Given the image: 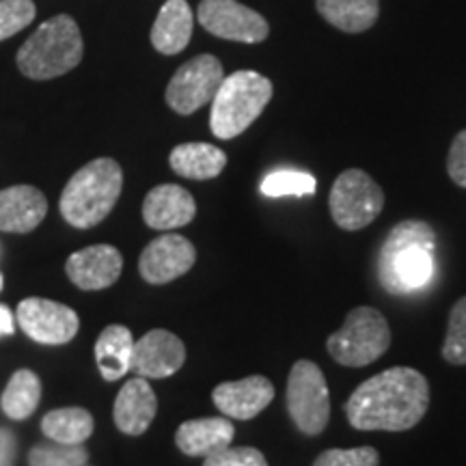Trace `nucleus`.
I'll return each mask as SVG.
<instances>
[{
	"instance_id": "nucleus-16",
	"label": "nucleus",
	"mask_w": 466,
	"mask_h": 466,
	"mask_svg": "<svg viewBox=\"0 0 466 466\" xmlns=\"http://www.w3.org/2000/svg\"><path fill=\"white\" fill-rule=\"evenodd\" d=\"M197 217L195 197L177 184H162L147 192L143 201V218L151 229H179Z\"/></svg>"
},
{
	"instance_id": "nucleus-21",
	"label": "nucleus",
	"mask_w": 466,
	"mask_h": 466,
	"mask_svg": "<svg viewBox=\"0 0 466 466\" xmlns=\"http://www.w3.org/2000/svg\"><path fill=\"white\" fill-rule=\"evenodd\" d=\"M171 168L186 179H214L223 173L227 154L217 145L184 143L171 151Z\"/></svg>"
},
{
	"instance_id": "nucleus-24",
	"label": "nucleus",
	"mask_w": 466,
	"mask_h": 466,
	"mask_svg": "<svg viewBox=\"0 0 466 466\" xmlns=\"http://www.w3.org/2000/svg\"><path fill=\"white\" fill-rule=\"evenodd\" d=\"M93 428L96 423L91 412L78 406L58 408L42 419V432L50 441L66 442V445H83L93 434Z\"/></svg>"
},
{
	"instance_id": "nucleus-26",
	"label": "nucleus",
	"mask_w": 466,
	"mask_h": 466,
	"mask_svg": "<svg viewBox=\"0 0 466 466\" xmlns=\"http://www.w3.org/2000/svg\"><path fill=\"white\" fill-rule=\"evenodd\" d=\"M318 190V182L313 175L294 168H281L266 175L261 182V192L266 197H307Z\"/></svg>"
},
{
	"instance_id": "nucleus-7",
	"label": "nucleus",
	"mask_w": 466,
	"mask_h": 466,
	"mask_svg": "<svg viewBox=\"0 0 466 466\" xmlns=\"http://www.w3.org/2000/svg\"><path fill=\"white\" fill-rule=\"evenodd\" d=\"M288 412L299 432L319 436L330 419V393L322 370L313 360H296L288 378Z\"/></svg>"
},
{
	"instance_id": "nucleus-22",
	"label": "nucleus",
	"mask_w": 466,
	"mask_h": 466,
	"mask_svg": "<svg viewBox=\"0 0 466 466\" xmlns=\"http://www.w3.org/2000/svg\"><path fill=\"white\" fill-rule=\"evenodd\" d=\"M134 337L130 329L121 324H110L102 330L96 341V360L104 380H121L130 371Z\"/></svg>"
},
{
	"instance_id": "nucleus-23",
	"label": "nucleus",
	"mask_w": 466,
	"mask_h": 466,
	"mask_svg": "<svg viewBox=\"0 0 466 466\" xmlns=\"http://www.w3.org/2000/svg\"><path fill=\"white\" fill-rule=\"evenodd\" d=\"M326 22L346 33H363L376 25L380 14L378 0H316Z\"/></svg>"
},
{
	"instance_id": "nucleus-5",
	"label": "nucleus",
	"mask_w": 466,
	"mask_h": 466,
	"mask_svg": "<svg viewBox=\"0 0 466 466\" xmlns=\"http://www.w3.org/2000/svg\"><path fill=\"white\" fill-rule=\"evenodd\" d=\"M272 100V83L258 72L240 69L220 83L212 100L209 127L217 138L240 137Z\"/></svg>"
},
{
	"instance_id": "nucleus-1",
	"label": "nucleus",
	"mask_w": 466,
	"mask_h": 466,
	"mask_svg": "<svg viewBox=\"0 0 466 466\" xmlns=\"http://www.w3.org/2000/svg\"><path fill=\"white\" fill-rule=\"evenodd\" d=\"M428 408V378L412 367H391L359 384L343 410L350 425L363 432H406L421 421Z\"/></svg>"
},
{
	"instance_id": "nucleus-17",
	"label": "nucleus",
	"mask_w": 466,
	"mask_h": 466,
	"mask_svg": "<svg viewBox=\"0 0 466 466\" xmlns=\"http://www.w3.org/2000/svg\"><path fill=\"white\" fill-rule=\"evenodd\" d=\"M158 412V398L147 382V378H132L121 387L115 400L113 419L119 432L127 436H141L147 432L151 421Z\"/></svg>"
},
{
	"instance_id": "nucleus-12",
	"label": "nucleus",
	"mask_w": 466,
	"mask_h": 466,
	"mask_svg": "<svg viewBox=\"0 0 466 466\" xmlns=\"http://www.w3.org/2000/svg\"><path fill=\"white\" fill-rule=\"evenodd\" d=\"M197 261V250L188 238L165 233L151 240L138 259V272L151 285H167L186 275Z\"/></svg>"
},
{
	"instance_id": "nucleus-14",
	"label": "nucleus",
	"mask_w": 466,
	"mask_h": 466,
	"mask_svg": "<svg viewBox=\"0 0 466 466\" xmlns=\"http://www.w3.org/2000/svg\"><path fill=\"white\" fill-rule=\"evenodd\" d=\"M124 270V258L110 244H93L69 255L66 272L76 288L85 291L106 289L116 283Z\"/></svg>"
},
{
	"instance_id": "nucleus-36",
	"label": "nucleus",
	"mask_w": 466,
	"mask_h": 466,
	"mask_svg": "<svg viewBox=\"0 0 466 466\" xmlns=\"http://www.w3.org/2000/svg\"><path fill=\"white\" fill-rule=\"evenodd\" d=\"M85 466H86V464H85Z\"/></svg>"
},
{
	"instance_id": "nucleus-8",
	"label": "nucleus",
	"mask_w": 466,
	"mask_h": 466,
	"mask_svg": "<svg viewBox=\"0 0 466 466\" xmlns=\"http://www.w3.org/2000/svg\"><path fill=\"white\" fill-rule=\"evenodd\" d=\"M330 217L343 231H360L380 217L384 192L360 168H348L335 179L329 195Z\"/></svg>"
},
{
	"instance_id": "nucleus-4",
	"label": "nucleus",
	"mask_w": 466,
	"mask_h": 466,
	"mask_svg": "<svg viewBox=\"0 0 466 466\" xmlns=\"http://www.w3.org/2000/svg\"><path fill=\"white\" fill-rule=\"evenodd\" d=\"M83 35L74 17L56 15L44 22L17 50V67L33 80L58 78L83 61Z\"/></svg>"
},
{
	"instance_id": "nucleus-28",
	"label": "nucleus",
	"mask_w": 466,
	"mask_h": 466,
	"mask_svg": "<svg viewBox=\"0 0 466 466\" xmlns=\"http://www.w3.org/2000/svg\"><path fill=\"white\" fill-rule=\"evenodd\" d=\"M442 359L451 365H466V296L460 299L450 311Z\"/></svg>"
},
{
	"instance_id": "nucleus-13",
	"label": "nucleus",
	"mask_w": 466,
	"mask_h": 466,
	"mask_svg": "<svg viewBox=\"0 0 466 466\" xmlns=\"http://www.w3.org/2000/svg\"><path fill=\"white\" fill-rule=\"evenodd\" d=\"M186 346L177 335L165 329H154L134 341L130 371L141 378H168L182 370Z\"/></svg>"
},
{
	"instance_id": "nucleus-18",
	"label": "nucleus",
	"mask_w": 466,
	"mask_h": 466,
	"mask_svg": "<svg viewBox=\"0 0 466 466\" xmlns=\"http://www.w3.org/2000/svg\"><path fill=\"white\" fill-rule=\"evenodd\" d=\"M48 214L44 192L33 186H11L0 190V231L28 233Z\"/></svg>"
},
{
	"instance_id": "nucleus-31",
	"label": "nucleus",
	"mask_w": 466,
	"mask_h": 466,
	"mask_svg": "<svg viewBox=\"0 0 466 466\" xmlns=\"http://www.w3.org/2000/svg\"><path fill=\"white\" fill-rule=\"evenodd\" d=\"M203 466H268L264 453L255 447H223L206 456Z\"/></svg>"
},
{
	"instance_id": "nucleus-33",
	"label": "nucleus",
	"mask_w": 466,
	"mask_h": 466,
	"mask_svg": "<svg viewBox=\"0 0 466 466\" xmlns=\"http://www.w3.org/2000/svg\"><path fill=\"white\" fill-rule=\"evenodd\" d=\"M15 451H17L15 434L7 428H0V466H14Z\"/></svg>"
},
{
	"instance_id": "nucleus-35",
	"label": "nucleus",
	"mask_w": 466,
	"mask_h": 466,
	"mask_svg": "<svg viewBox=\"0 0 466 466\" xmlns=\"http://www.w3.org/2000/svg\"><path fill=\"white\" fill-rule=\"evenodd\" d=\"M0 289H3V275H0Z\"/></svg>"
},
{
	"instance_id": "nucleus-2",
	"label": "nucleus",
	"mask_w": 466,
	"mask_h": 466,
	"mask_svg": "<svg viewBox=\"0 0 466 466\" xmlns=\"http://www.w3.org/2000/svg\"><path fill=\"white\" fill-rule=\"evenodd\" d=\"M436 233L425 220H401L378 253V279L389 294L404 296L432 283Z\"/></svg>"
},
{
	"instance_id": "nucleus-15",
	"label": "nucleus",
	"mask_w": 466,
	"mask_h": 466,
	"mask_svg": "<svg viewBox=\"0 0 466 466\" xmlns=\"http://www.w3.org/2000/svg\"><path fill=\"white\" fill-rule=\"evenodd\" d=\"M275 400V384L264 376H248L242 380L220 382L212 391V401L227 419L248 421L264 412Z\"/></svg>"
},
{
	"instance_id": "nucleus-32",
	"label": "nucleus",
	"mask_w": 466,
	"mask_h": 466,
	"mask_svg": "<svg viewBox=\"0 0 466 466\" xmlns=\"http://www.w3.org/2000/svg\"><path fill=\"white\" fill-rule=\"evenodd\" d=\"M447 173H450L453 184L466 188V130L453 138L450 156H447Z\"/></svg>"
},
{
	"instance_id": "nucleus-9",
	"label": "nucleus",
	"mask_w": 466,
	"mask_h": 466,
	"mask_svg": "<svg viewBox=\"0 0 466 466\" xmlns=\"http://www.w3.org/2000/svg\"><path fill=\"white\" fill-rule=\"evenodd\" d=\"M223 80L225 72L217 56H195L173 74L167 86V104L177 115L197 113L214 100Z\"/></svg>"
},
{
	"instance_id": "nucleus-25",
	"label": "nucleus",
	"mask_w": 466,
	"mask_h": 466,
	"mask_svg": "<svg viewBox=\"0 0 466 466\" xmlns=\"http://www.w3.org/2000/svg\"><path fill=\"white\" fill-rule=\"evenodd\" d=\"M39 400H42V382L39 376L31 370H17L5 389L0 406L5 415L15 421H25L37 410Z\"/></svg>"
},
{
	"instance_id": "nucleus-3",
	"label": "nucleus",
	"mask_w": 466,
	"mask_h": 466,
	"mask_svg": "<svg viewBox=\"0 0 466 466\" xmlns=\"http://www.w3.org/2000/svg\"><path fill=\"white\" fill-rule=\"evenodd\" d=\"M124 188V171L113 158H97L76 171L61 195V214L76 229H91L113 212Z\"/></svg>"
},
{
	"instance_id": "nucleus-11",
	"label": "nucleus",
	"mask_w": 466,
	"mask_h": 466,
	"mask_svg": "<svg viewBox=\"0 0 466 466\" xmlns=\"http://www.w3.org/2000/svg\"><path fill=\"white\" fill-rule=\"evenodd\" d=\"M17 324L37 343L63 346L78 333L80 319L74 309L48 299H25L17 305Z\"/></svg>"
},
{
	"instance_id": "nucleus-30",
	"label": "nucleus",
	"mask_w": 466,
	"mask_h": 466,
	"mask_svg": "<svg viewBox=\"0 0 466 466\" xmlns=\"http://www.w3.org/2000/svg\"><path fill=\"white\" fill-rule=\"evenodd\" d=\"M380 453L374 447H354V450H329L319 453L313 466H378Z\"/></svg>"
},
{
	"instance_id": "nucleus-20",
	"label": "nucleus",
	"mask_w": 466,
	"mask_h": 466,
	"mask_svg": "<svg viewBox=\"0 0 466 466\" xmlns=\"http://www.w3.org/2000/svg\"><path fill=\"white\" fill-rule=\"evenodd\" d=\"M192 11L186 0H167L151 28V44L162 55H177L192 37Z\"/></svg>"
},
{
	"instance_id": "nucleus-6",
	"label": "nucleus",
	"mask_w": 466,
	"mask_h": 466,
	"mask_svg": "<svg viewBox=\"0 0 466 466\" xmlns=\"http://www.w3.org/2000/svg\"><path fill=\"white\" fill-rule=\"evenodd\" d=\"M391 346V329L387 318L374 307H357L346 316L339 330L326 341L333 360L343 367H365L374 363Z\"/></svg>"
},
{
	"instance_id": "nucleus-27",
	"label": "nucleus",
	"mask_w": 466,
	"mask_h": 466,
	"mask_svg": "<svg viewBox=\"0 0 466 466\" xmlns=\"http://www.w3.org/2000/svg\"><path fill=\"white\" fill-rule=\"evenodd\" d=\"M89 451L85 445H66V442H42L28 453L31 466H85Z\"/></svg>"
},
{
	"instance_id": "nucleus-34",
	"label": "nucleus",
	"mask_w": 466,
	"mask_h": 466,
	"mask_svg": "<svg viewBox=\"0 0 466 466\" xmlns=\"http://www.w3.org/2000/svg\"><path fill=\"white\" fill-rule=\"evenodd\" d=\"M15 324H14V313L7 307L0 305V337L3 335H14Z\"/></svg>"
},
{
	"instance_id": "nucleus-29",
	"label": "nucleus",
	"mask_w": 466,
	"mask_h": 466,
	"mask_svg": "<svg viewBox=\"0 0 466 466\" xmlns=\"http://www.w3.org/2000/svg\"><path fill=\"white\" fill-rule=\"evenodd\" d=\"M37 15L33 0H0V42L25 31Z\"/></svg>"
},
{
	"instance_id": "nucleus-19",
	"label": "nucleus",
	"mask_w": 466,
	"mask_h": 466,
	"mask_svg": "<svg viewBox=\"0 0 466 466\" xmlns=\"http://www.w3.org/2000/svg\"><path fill=\"white\" fill-rule=\"evenodd\" d=\"M233 436H236V428L231 419L203 417L179 425L175 432V445L184 456L206 458L223 447H229Z\"/></svg>"
},
{
	"instance_id": "nucleus-10",
	"label": "nucleus",
	"mask_w": 466,
	"mask_h": 466,
	"mask_svg": "<svg viewBox=\"0 0 466 466\" xmlns=\"http://www.w3.org/2000/svg\"><path fill=\"white\" fill-rule=\"evenodd\" d=\"M197 17L206 31L229 42L259 44L268 37L264 17L238 0H201Z\"/></svg>"
}]
</instances>
